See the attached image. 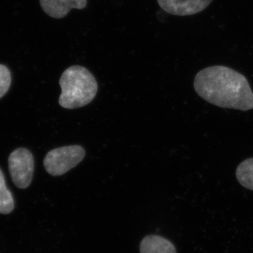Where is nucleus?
Returning <instances> with one entry per match:
<instances>
[{"label": "nucleus", "mask_w": 253, "mask_h": 253, "mask_svg": "<svg viewBox=\"0 0 253 253\" xmlns=\"http://www.w3.org/2000/svg\"><path fill=\"white\" fill-rule=\"evenodd\" d=\"M194 84L201 98L218 107L243 111L253 109V92L249 81L232 68H204L196 74Z\"/></svg>", "instance_id": "obj_1"}, {"label": "nucleus", "mask_w": 253, "mask_h": 253, "mask_svg": "<svg viewBox=\"0 0 253 253\" xmlns=\"http://www.w3.org/2000/svg\"><path fill=\"white\" fill-rule=\"evenodd\" d=\"M61 94L59 102L64 109H75L89 104L96 96L97 82L86 68L81 66L68 68L60 78Z\"/></svg>", "instance_id": "obj_2"}, {"label": "nucleus", "mask_w": 253, "mask_h": 253, "mask_svg": "<svg viewBox=\"0 0 253 253\" xmlns=\"http://www.w3.org/2000/svg\"><path fill=\"white\" fill-rule=\"evenodd\" d=\"M85 151L79 145L63 146L50 151L44 159L46 172L51 176L66 174L84 159Z\"/></svg>", "instance_id": "obj_3"}, {"label": "nucleus", "mask_w": 253, "mask_h": 253, "mask_svg": "<svg viewBox=\"0 0 253 253\" xmlns=\"http://www.w3.org/2000/svg\"><path fill=\"white\" fill-rule=\"evenodd\" d=\"M9 170L15 185L21 189H26L33 180L34 158L29 150L18 148L10 154L8 159Z\"/></svg>", "instance_id": "obj_4"}, {"label": "nucleus", "mask_w": 253, "mask_h": 253, "mask_svg": "<svg viewBox=\"0 0 253 253\" xmlns=\"http://www.w3.org/2000/svg\"><path fill=\"white\" fill-rule=\"evenodd\" d=\"M161 9L174 16H191L204 11L213 0H157Z\"/></svg>", "instance_id": "obj_5"}, {"label": "nucleus", "mask_w": 253, "mask_h": 253, "mask_svg": "<svg viewBox=\"0 0 253 253\" xmlns=\"http://www.w3.org/2000/svg\"><path fill=\"white\" fill-rule=\"evenodd\" d=\"M40 2L48 16L60 19L67 16L72 9L85 8L87 0H40Z\"/></svg>", "instance_id": "obj_6"}, {"label": "nucleus", "mask_w": 253, "mask_h": 253, "mask_svg": "<svg viewBox=\"0 0 253 253\" xmlns=\"http://www.w3.org/2000/svg\"><path fill=\"white\" fill-rule=\"evenodd\" d=\"M141 253H176L175 247L169 240L162 236L151 235L143 239Z\"/></svg>", "instance_id": "obj_7"}, {"label": "nucleus", "mask_w": 253, "mask_h": 253, "mask_svg": "<svg viewBox=\"0 0 253 253\" xmlns=\"http://www.w3.org/2000/svg\"><path fill=\"white\" fill-rule=\"evenodd\" d=\"M236 175L241 186L253 191V158H248L240 163Z\"/></svg>", "instance_id": "obj_8"}, {"label": "nucleus", "mask_w": 253, "mask_h": 253, "mask_svg": "<svg viewBox=\"0 0 253 253\" xmlns=\"http://www.w3.org/2000/svg\"><path fill=\"white\" fill-rule=\"evenodd\" d=\"M14 208V198L6 186L4 174L0 169V213L9 214L12 212Z\"/></svg>", "instance_id": "obj_9"}, {"label": "nucleus", "mask_w": 253, "mask_h": 253, "mask_svg": "<svg viewBox=\"0 0 253 253\" xmlns=\"http://www.w3.org/2000/svg\"><path fill=\"white\" fill-rule=\"evenodd\" d=\"M11 83V75L9 68L0 64V99L7 93Z\"/></svg>", "instance_id": "obj_10"}]
</instances>
